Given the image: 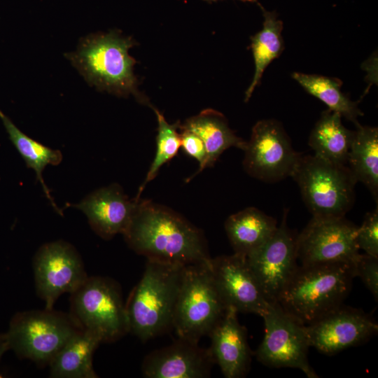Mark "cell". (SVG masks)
<instances>
[{"label": "cell", "instance_id": "5bb4252c", "mask_svg": "<svg viewBox=\"0 0 378 378\" xmlns=\"http://www.w3.org/2000/svg\"><path fill=\"white\" fill-rule=\"evenodd\" d=\"M377 323L371 315L343 304L304 325L309 347L327 355L361 344L377 334Z\"/></svg>", "mask_w": 378, "mask_h": 378}, {"label": "cell", "instance_id": "5b68a950", "mask_svg": "<svg viewBox=\"0 0 378 378\" xmlns=\"http://www.w3.org/2000/svg\"><path fill=\"white\" fill-rule=\"evenodd\" d=\"M211 260V258H210ZM210 260L184 265L172 326L179 339L198 344L226 309L214 280Z\"/></svg>", "mask_w": 378, "mask_h": 378}, {"label": "cell", "instance_id": "cb8c5ba5", "mask_svg": "<svg viewBox=\"0 0 378 378\" xmlns=\"http://www.w3.org/2000/svg\"><path fill=\"white\" fill-rule=\"evenodd\" d=\"M264 18L262 30L251 37L255 73L249 87L245 92V102H247L255 88L260 82L261 77L267 66L281 54L284 46L281 36L283 22L277 19L274 11L266 10L258 2Z\"/></svg>", "mask_w": 378, "mask_h": 378}, {"label": "cell", "instance_id": "52a82bcc", "mask_svg": "<svg viewBox=\"0 0 378 378\" xmlns=\"http://www.w3.org/2000/svg\"><path fill=\"white\" fill-rule=\"evenodd\" d=\"M79 329L70 314L45 308L15 314L6 334L18 357L48 365Z\"/></svg>", "mask_w": 378, "mask_h": 378}, {"label": "cell", "instance_id": "8992f818", "mask_svg": "<svg viewBox=\"0 0 378 378\" xmlns=\"http://www.w3.org/2000/svg\"><path fill=\"white\" fill-rule=\"evenodd\" d=\"M291 177L313 218L344 217L354 204L357 182L346 165L302 155Z\"/></svg>", "mask_w": 378, "mask_h": 378}, {"label": "cell", "instance_id": "7c38bea8", "mask_svg": "<svg viewBox=\"0 0 378 378\" xmlns=\"http://www.w3.org/2000/svg\"><path fill=\"white\" fill-rule=\"evenodd\" d=\"M288 211L281 225L259 248L246 257L247 263L270 303L277 300L298 267V234L287 225Z\"/></svg>", "mask_w": 378, "mask_h": 378}, {"label": "cell", "instance_id": "ac0fdd59", "mask_svg": "<svg viewBox=\"0 0 378 378\" xmlns=\"http://www.w3.org/2000/svg\"><path fill=\"white\" fill-rule=\"evenodd\" d=\"M238 312L226 308L223 316L209 334L211 356L227 378L246 374L251 364V351L246 328L237 319Z\"/></svg>", "mask_w": 378, "mask_h": 378}, {"label": "cell", "instance_id": "ffe728a7", "mask_svg": "<svg viewBox=\"0 0 378 378\" xmlns=\"http://www.w3.org/2000/svg\"><path fill=\"white\" fill-rule=\"evenodd\" d=\"M276 220L255 207L230 216L225 229L234 253L246 257L262 246L277 228Z\"/></svg>", "mask_w": 378, "mask_h": 378}, {"label": "cell", "instance_id": "7402d4cb", "mask_svg": "<svg viewBox=\"0 0 378 378\" xmlns=\"http://www.w3.org/2000/svg\"><path fill=\"white\" fill-rule=\"evenodd\" d=\"M341 118L338 113L330 109L323 111L309 135L308 144L316 156L346 165L354 131L346 129Z\"/></svg>", "mask_w": 378, "mask_h": 378}, {"label": "cell", "instance_id": "6da1fadb", "mask_svg": "<svg viewBox=\"0 0 378 378\" xmlns=\"http://www.w3.org/2000/svg\"><path fill=\"white\" fill-rule=\"evenodd\" d=\"M128 245L147 260L187 265L210 260L202 232L173 210L137 200L123 234Z\"/></svg>", "mask_w": 378, "mask_h": 378}, {"label": "cell", "instance_id": "f1b7e54d", "mask_svg": "<svg viewBox=\"0 0 378 378\" xmlns=\"http://www.w3.org/2000/svg\"><path fill=\"white\" fill-rule=\"evenodd\" d=\"M354 267L355 276L360 278L377 302L378 257L359 253L354 262Z\"/></svg>", "mask_w": 378, "mask_h": 378}, {"label": "cell", "instance_id": "2e32d148", "mask_svg": "<svg viewBox=\"0 0 378 378\" xmlns=\"http://www.w3.org/2000/svg\"><path fill=\"white\" fill-rule=\"evenodd\" d=\"M214 363L209 349L178 338L149 354L144 360L142 372L148 378L207 377Z\"/></svg>", "mask_w": 378, "mask_h": 378}, {"label": "cell", "instance_id": "d4e9b609", "mask_svg": "<svg viewBox=\"0 0 378 378\" xmlns=\"http://www.w3.org/2000/svg\"><path fill=\"white\" fill-rule=\"evenodd\" d=\"M0 119L6 129L8 137L18 153L24 159L27 167L34 170L36 180L41 183L43 192L53 207L61 214L49 189L43 178V171L48 165H57L62 160V154L59 150H54L45 146L22 132L13 121L0 111Z\"/></svg>", "mask_w": 378, "mask_h": 378}, {"label": "cell", "instance_id": "603a6c76", "mask_svg": "<svg viewBox=\"0 0 378 378\" xmlns=\"http://www.w3.org/2000/svg\"><path fill=\"white\" fill-rule=\"evenodd\" d=\"M346 166L356 181L363 183L377 202L378 129L356 126L348 153Z\"/></svg>", "mask_w": 378, "mask_h": 378}, {"label": "cell", "instance_id": "d6986e66", "mask_svg": "<svg viewBox=\"0 0 378 378\" xmlns=\"http://www.w3.org/2000/svg\"><path fill=\"white\" fill-rule=\"evenodd\" d=\"M102 343L95 333L79 329L49 363L50 377L53 378H97L93 355Z\"/></svg>", "mask_w": 378, "mask_h": 378}, {"label": "cell", "instance_id": "9c48e42d", "mask_svg": "<svg viewBox=\"0 0 378 378\" xmlns=\"http://www.w3.org/2000/svg\"><path fill=\"white\" fill-rule=\"evenodd\" d=\"M262 318L265 336L255 354L257 360L268 367L297 368L308 378H318L308 361L309 345L304 325L277 302L272 303Z\"/></svg>", "mask_w": 378, "mask_h": 378}, {"label": "cell", "instance_id": "e0dca14e", "mask_svg": "<svg viewBox=\"0 0 378 378\" xmlns=\"http://www.w3.org/2000/svg\"><path fill=\"white\" fill-rule=\"evenodd\" d=\"M137 200H131L118 184L98 189L80 203L71 204L88 217L92 230L101 237L109 239L124 234L134 214Z\"/></svg>", "mask_w": 378, "mask_h": 378}, {"label": "cell", "instance_id": "83f0119b", "mask_svg": "<svg viewBox=\"0 0 378 378\" xmlns=\"http://www.w3.org/2000/svg\"><path fill=\"white\" fill-rule=\"evenodd\" d=\"M356 241L365 253L378 257V208L365 216L363 222L358 227Z\"/></svg>", "mask_w": 378, "mask_h": 378}, {"label": "cell", "instance_id": "44dd1931", "mask_svg": "<svg viewBox=\"0 0 378 378\" xmlns=\"http://www.w3.org/2000/svg\"><path fill=\"white\" fill-rule=\"evenodd\" d=\"M179 127L195 133L203 141L206 152V168L212 167L227 148L236 147L244 150L246 146V141L230 129L225 117L214 109L203 110L180 124Z\"/></svg>", "mask_w": 378, "mask_h": 378}, {"label": "cell", "instance_id": "30bf717a", "mask_svg": "<svg viewBox=\"0 0 378 378\" xmlns=\"http://www.w3.org/2000/svg\"><path fill=\"white\" fill-rule=\"evenodd\" d=\"M244 150L243 166L246 173L269 183L291 177L302 156L293 148L281 125L274 120L258 121Z\"/></svg>", "mask_w": 378, "mask_h": 378}, {"label": "cell", "instance_id": "277c9868", "mask_svg": "<svg viewBox=\"0 0 378 378\" xmlns=\"http://www.w3.org/2000/svg\"><path fill=\"white\" fill-rule=\"evenodd\" d=\"M184 265L148 260L125 304L129 332L146 342L172 326Z\"/></svg>", "mask_w": 378, "mask_h": 378}, {"label": "cell", "instance_id": "7a4b0ae2", "mask_svg": "<svg viewBox=\"0 0 378 378\" xmlns=\"http://www.w3.org/2000/svg\"><path fill=\"white\" fill-rule=\"evenodd\" d=\"M134 45L132 37L115 30L94 33L82 38L76 50L65 57L90 85L119 97L132 95L138 102L152 108L138 89L134 74L136 62L129 55Z\"/></svg>", "mask_w": 378, "mask_h": 378}, {"label": "cell", "instance_id": "9a60e30c", "mask_svg": "<svg viewBox=\"0 0 378 378\" xmlns=\"http://www.w3.org/2000/svg\"><path fill=\"white\" fill-rule=\"evenodd\" d=\"M210 266L219 295L225 307L238 313L263 316L272 303L265 298L250 269L246 257L234 253L210 260Z\"/></svg>", "mask_w": 378, "mask_h": 378}, {"label": "cell", "instance_id": "ba28073f", "mask_svg": "<svg viewBox=\"0 0 378 378\" xmlns=\"http://www.w3.org/2000/svg\"><path fill=\"white\" fill-rule=\"evenodd\" d=\"M70 315L82 329L102 342H114L129 332L125 304L116 284L102 276H88L71 294Z\"/></svg>", "mask_w": 378, "mask_h": 378}, {"label": "cell", "instance_id": "4316f807", "mask_svg": "<svg viewBox=\"0 0 378 378\" xmlns=\"http://www.w3.org/2000/svg\"><path fill=\"white\" fill-rule=\"evenodd\" d=\"M153 109L158 120V134L156 136V151L153 162L148 171L144 181L139 188L135 200H139L147 183L158 174L160 169L178 153L181 148V136L178 132L180 122L169 124L164 115L155 107Z\"/></svg>", "mask_w": 378, "mask_h": 378}, {"label": "cell", "instance_id": "8fae6325", "mask_svg": "<svg viewBox=\"0 0 378 378\" xmlns=\"http://www.w3.org/2000/svg\"><path fill=\"white\" fill-rule=\"evenodd\" d=\"M35 286L45 308L53 306L64 293L71 294L88 277L74 247L64 241L41 246L33 260Z\"/></svg>", "mask_w": 378, "mask_h": 378}, {"label": "cell", "instance_id": "4fadbf2b", "mask_svg": "<svg viewBox=\"0 0 378 378\" xmlns=\"http://www.w3.org/2000/svg\"><path fill=\"white\" fill-rule=\"evenodd\" d=\"M358 227L345 216L313 218L297 237V258L301 265L330 262L354 263L359 255Z\"/></svg>", "mask_w": 378, "mask_h": 378}, {"label": "cell", "instance_id": "3957f363", "mask_svg": "<svg viewBox=\"0 0 378 378\" xmlns=\"http://www.w3.org/2000/svg\"><path fill=\"white\" fill-rule=\"evenodd\" d=\"M355 277L351 262L298 265L277 303L301 323L308 325L343 304Z\"/></svg>", "mask_w": 378, "mask_h": 378}, {"label": "cell", "instance_id": "1f68e13d", "mask_svg": "<svg viewBox=\"0 0 378 378\" xmlns=\"http://www.w3.org/2000/svg\"><path fill=\"white\" fill-rule=\"evenodd\" d=\"M204 1H206L207 2H215L219 0H204ZM238 1H241L243 2H251V3L258 2L257 0H238Z\"/></svg>", "mask_w": 378, "mask_h": 378}, {"label": "cell", "instance_id": "f546056e", "mask_svg": "<svg viewBox=\"0 0 378 378\" xmlns=\"http://www.w3.org/2000/svg\"><path fill=\"white\" fill-rule=\"evenodd\" d=\"M179 130L181 147L188 156L195 159L199 162L198 170L188 179V181H189L206 168V152L203 141L197 134L180 127Z\"/></svg>", "mask_w": 378, "mask_h": 378}, {"label": "cell", "instance_id": "484cf974", "mask_svg": "<svg viewBox=\"0 0 378 378\" xmlns=\"http://www.w3.org/2000/svg\"><path fill=\"white\" fill-rule=\"evenodd\" d=\"M294 78L309 94L316 97L328 106V109L338 113L342 117L358 126L357 118L363 115L358 107V102L351 101L341 90L342 80L321 75L295 72Z\"/></svg>", "mask_w": 378, "mask_h": 378}, {"label": "cell", "instance_id": "4dcf8cb0", "mask_svg": "<svg viewBox=\"0 0 378 378\" xmlns=\"http://www.w3.org/2000/svg\"><path fill=\"white\" fill-rule=\"evenodd\" d=\"M10 350L8 338L5 333H0V360L3 355ZM1 375V374H0ZM1 376H0L1 377Z\"/></svg>", "mask_w": 378, "mask_h": 378}]
</instances>
